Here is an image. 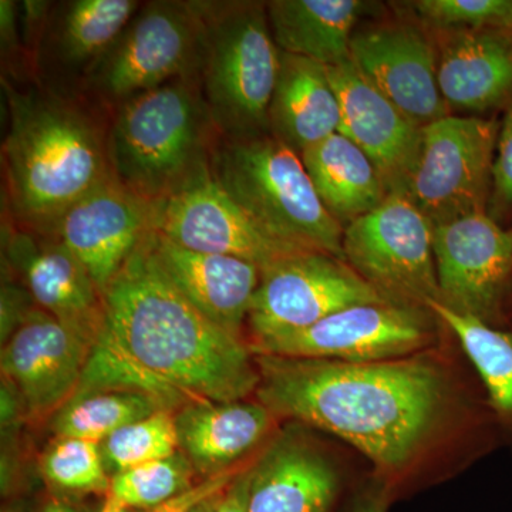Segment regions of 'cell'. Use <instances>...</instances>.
Listing matches in <instances>:
<instances>
[{"mask_svg": "<svg viewBox=\"0 0 512 512\" xmlns=\"http://www.w3.org/2000/svg\"><path fill=\"white\" fill-rule=\"evenodd\" d=\"M204 22L197 2H147L123 30L80 94L109 116L121 104L201 73Z\"/></svg>", "mask_w": 512, "mask_h": 512, "instance_id": "7", "label": "cell"}, {"mask_svg": "<svg viewBox=\"0 0 512 512\" xmlns=\"http://www.w3.org/2000/svg\"><path fill=\"white\" fill-rule=\"evenodd\" d=\"M365 3L359 0H272L269 28L281 52L338 66L350 59L353 30Z\"/></svg>", "mask_w": 512, "mask_h": 512, "instance_id": "25", "label": "cell"}, {"mask_svg": "<svg viewBox=\"0 0 512 512\" xmlns=\"http://www.w3.org/2000/svg\"><path fill=\"white\" fill-rule=\"evenodd\" d=\"M110 476L180 453L174 410L160 412L128 424L100 444Z\"/></svg>", "mask_w": 512, "mask_h": 512, "instance_id": "30", "label": "cell"}, {"mask_svg": "<svg viewBox=\"0 0 512 512\" xmlns=\"http://www.w3.org/2000/svg\"><path fill=\"white\" fill-rule=\"evenodd\" d=\"M340 103L339 133L365 151L387 194L406 195L419 157L421 128L360 73L352 59L328 67Z\"/></svg>", "mask_w": 512, "mask_h": 512, "instance_id": "19", "label": "cell"}, {"mask_svg": "<svg viewBox=\"0 0 512 512\" xmlns=\"http://www.w3.org/2000/svg\"><path fill=\"white\" fill-rule=\"evenodd\" d=\"M146 239L157 265L188 302L221 328L244 338L242 329L261 268L232 256L180 247L154 229Z\"/></svg>", "mask_w": 512, "mask_h": 512, "instance_id": "20", "label": "cell"}, {"mask_svg": "<svg viewBox=\"0 0 512 512\" xmlns=\"http://www.w3.org/2000/svg\"><path fill=\"white\" fill-rule=\"evenodd\" d=\"M249 473H239L218 498L214 512H249L248 507Z\"/></svg>", "mask_w": 512, "mask_h": 512, "instance_id": "35", "label": "cell"}, {"mask_svg": "<svg viewBox=\"0 0 512 512\" xmlns=\"http://www.w3.org/2000/svg\"><path fill=\"white\" fill-rule=\"evenodd\" d=\"M382 302L389 301L348 262L301 252L262 269L247 322L255 342L309 328L349 306Z\"/></svg>", "mask_w": 512, "mask_h": 512, "instance_id": "11", "label": "cell"}, {"mask_svg": "<svg viewBox=\"0 0 512 512\" xmlns=\"http://www.w3.org/2000/svg\"><path fill=\"white\" fill-rule=\"evenodd\" d=\"M153 229L192 251L232 256L265 269L301 254L265 234L212 178L210 168L153 205Z\"/></svg>", "mask_w": 512, "mask_h": 512, "instance_id": "12", "label": "cell"}, {"mask_svg": "<svg viewBox=\"0 0 512 512\" xmlns=\"http://www.w3.org/2000/svg\"><path fill=\"white\" fill-rule=\"evenodd\" d=\"M197 6L204 22L202 92L218 133L228 138L269 134L281 50L266 3L201 0Z\"/></svg>", "mask_w": 512, "mask_h": 512, "instance_id": "6", "label": "cell"}, {"mask_svg": "<svg viewBox=\"0 0 512 512\" xmlns=\"http://www.w3.org/2000/svg\"><path fill=\"white\" fill-rule=\"evenodd\" d=\"M99 512H143L136 510H127V508H120L117 505H113L109 503V501H104L103 507L100 508Z\"/></svg>", "mask_w": 512, "mask_h": 512, "instance_id": "39", "label": "cell"}, {"mask_svg": "<svg viewBox=\"0 0 512 512\" xmlns=\"http://www.w3.org/2000/svg\"><path fill=\"white\" fill-rule=\"evenodd\" d=\"M440 301L490 323L512 266V237L485 212L433 229Z\"/></svg>", "mask_w": 512, "mask_h": 512, "instance_id": "14", "label": "cell"}, {"mask_svg": "<svg viewBox=\"0 0 512 512\" xmlns=\"http://www.w3.org/2000/svg\"><path fill=\"white\" fill-rule=\"evenodd\" d=\"M212 178L265 234L298 251L343 259V232L320 201L301 156L271 136H220Z\"/></svg>", "mask_w": 512, "mask_h": 512, "instance_id": "5", "label": "cell"}, {"mask_svg": "<svg viewBox=\"0 0 512 512\" xmlns=\"http://www.w3.org/2000/svg\"><path fill=\"white\" fill-rule=\"evenodd\" d=\"M258 402L345 440L386 473L413 464L448 406L443 370L424 355L349 363L255 355Z\"/></svg>", "mask_w": 512, "mask_h": 512, "instance_id": "1", "label": "cell"}, {"mask_svg": "<svg viewBox=\"0 0 512 512\" xmlns=\"http://www.w3.org/2000/svg\"><path fill=\"white\" fill-rule=\"evenodd\" d=\"M511 237H512V231H510Z\"/></svg>", "mask_w": 512, "mask_h": 512, "instance_id": "41", "label": "cell"}, {"mask_svg": "<svg viewBox=\"0 0 512 512\" xmlns=\"http://www.w3.org/2000/svg\"><path fill=\"white\" fill-rule=\"evenodd\" d=\"M194 467L183 453L111 476L106 501L120 508L153 511L192 487Z\"/></svg>", "mask_w": 512, "mask_h": 512, "instance_id": "29", "label": "cell"}, {"mask_svg": "<svg viewBox=\"0 0 512 512\" xmlns=\"http://www.w3.org/2000/svg\"><path fill=\"white\" fill-rule=\"evenodd\" d=\"M342 113L328 67L281 52V66L268 110L269 134L301 156L339 133Z\"/></svg>", "mask_w": 512, "mask_h": 512, "instance_id": "24", "label": "cell"}, {"mask_svg": "<svg viewBox=\"0 0 512 512\" xmlns=\"http://www.w3.org/2000/svg\"><path fill=\"white\" fill-rule=\"evenodd\" d=\"M427 311L457 336L476 367L494 409L512 419V333L495 329L485 320L431 301Z\"/></svg>", "mask_w": 512, "mask_h": 512, "instance_id": "28", "label": "cell"}, {"mask_svg": "<svg viewBox=\"0 0 512 512\" xmlns=\"http://www.w3.org/2000/svg\"><path fill=\"white\" fill-rule=\"evenodd\" d=\"M412 5L420 20L440 32H512V0H419Z\"/></svg>", "mask_w": 512, "mask_h": 512, "instance_id": "32", "label": "cell"}, {"mask_svg": "<svg viewBox=\"0 0 512 512\" xmlns=\"http://www.w3.org/2000/svg\"><path fill=\"white\" fill-rule=\"evenodd\" d=\"M160 410H173L154 394L123 387H79L53 416L57 437L103 443L134 421Z\"/></svg>", "mask_w": 512, "mask_h": 512, "instance_id": "27", "label": "cell"}, {"mask_svg": "<svg viewBox=\"0 0 512 512\" xmlns=\"http://www.w3.org/2000/svg\"><path fill=\"white\" fill-rule=\"evenodd\" d=\"M274 417L259 402L185 404L175 412L180 451L195 473L220 476L258 446Z\"/></svg>", "mask_w": 512, "mask_h": 512, "instance_id": "23", "label": "cell"}, {"mask_svg": "<svg viewBox=\"0 0 512 512\" xmlns=\"http://www.w3.org/2000/svg\"><path fill=\"white\" fill-rule=\"evenodd\" d=\"M103 302L99 339L188 403L235 402L256 392L248 343L188 302L157 265L147 239L107 286Z\"/></svg>", "mask_w": 512, "mask_h": 512, "instance_id": "2", "label": "cell"}, {"mask_svg": "<svg viewBox=\"0 0 512 512\" xmlns=\"http://www.w3.org/2000/svg\"><path fill=\"white\" fill-rule=\"evenodd\" d=\"M494 201L512 207V106L498 131L493 165Z\"/></svg>", "mask_w": 512, "mask_h": 512, "instance_id": "34", "label": "cell"}, {"mask_svg": "<svg viewBox=\"0 0 512 512\" xmlns=\"http://www.w3.org/2000/svg\"><path fill=\"white\" fill-rule=\"evenodd\" d=\"M387 493L383 487L367 491L356 501L352 512H386Z\"/></svg>", "mask_w": 512, "mask_h": 512, "instance_id": "36", "label": "cell"}, {"mask_svg": "<svg viewBox=\"0 0 512 512\" xmlns=\"http://www.w3.org/2000/svg\"><path fill=\"white\" fill-rule=\"evenodd\" d=\"M2 265L42 311L97 342L104 328L103 295L86 266L59 239L19 227L3 214Z\"/></svg>", "mask_w": 512, "mask_h": 512, "instance_id": "13", "label": "cell"}, {"mask_svg": "<svg viewBox=\"0 0 512 512\" xmlns=\"http://www.w3.org/2000/svg\"><path fill=\"white\" fill-rule=\"evenodd\" d=\"M433 225L406 195L389 194L343 232V256L384 299L427 309L440 301Z\"/></svg>", "mask_w": 512, "mask_h": 512, "instance_id": "8", "label": "cell"}, {"mask_svg": "<svg viewBox=\"0 0 512 512\" xmlns=\"http://www.w3.org/2000/svg\"><path fill=\"white\" fill-rule=\"evenodd\" d=\"M350 59L373 86L420 128L447 117L437 79V52L423 29L384 23L356 32Z\"/></svg>", "mask_w": 512, "mask_h": 512, "instance_id": "16", "label": "cell"}, {"mask_svg": "<svg viewBox=\"0 0 512 512\" xmlns=\"http://www.w3.org/2000/svg\"><path fill=\"white\" fill-rule=\"evenodd\" d=\"M93 346L40 308L3 343L2 377L16 387L30 419L55 416L72 399Z\"/></svg>", "mask_w": 512, "mask_h": 512, "instance_id": "15", "label": "cell"}, {"mask_svg": "<svg viewBox=\"0 0 512 512\" xmlns=\"http://www.w3.org/2000/svg\"><path fill=\"white\" fill-rule=\"evenodd\" d=\"M40 470L50 487L66 494H107L111 476L101 446L94 441L57 437L43 453Z\"/></svg>", "mask_w": 512, "mask_h": 512, "instance_id": "31", "label": "cell"}, {"mask_svg": "<svg viewBox=\"0 0 512 512\" xmlns=\"http://www.w3.org/2000/svg\"><path fill=\"white\" fill-rule=\"evenodd\" d=\"M39 309L25 285L2 271V293H0V336L2 345Z\"/></svg>", "mask_w": 512, "mask_h": 512, "instance_id": "33", "label": "cell"}, {"mask_svg": "<svg viewBox=\"0 0 512 512\" xmlns=\"http://www.w3.org/2000/svg\"><path fill=\"white\" fill-rule=\"evenodd\" d=\"M141 8L137 0H69L53 5L33 53V79L80 94L84 80Z\"/></svg>", "mask_w": 512, "mask_h": 512, "instance_id": "18", "label": "cell"}, {"mask_svg": "<svg viewBox=\"0 0 512 512\" xmlns=\"http://www.w3.org/2000/svg\"><path fill=\"white\" fill-rule=\"evenodd\" d=\"M249 512H329L339 476L301 430L288 427L248 468Z\"/></svg>", "mask_w": 512, "mask_h": 512, "instance_id": "21", "label": "cell"}, {"mask_svg": "<svg viewBox=\"0 0 512 512\" xmlns=\"http://www.w3.org/2000/svg\"><path fill=\"white\" fill-rule=\"evenodd\" d=\"M218 137L200 74L180 77L111 113V175L157 204L210 168Z\"/></svg>", "mask_w": 512, "mask_h": 512, "instance_id": "4", "label": "cell"}, {"mask_svg": "<svg viewBox=\"0 0 512 512\" xmlns=\"http://www.w3.org/2000/svg\"><path fill=\"white\" fill-rule=\"evenodd\" d=\"M9 130L3 141L10 220L49 234L84 195L111 175L110 116L83 94L2 77Z\"/></svg>", "mask_w": 512, "mask_h": 512, "instance_id": "3", "label": "cell"}, {"mask_svg": "<svg viewBox=\"0 0 512 512\" xmlns=\"http://www.w3.org/2000/svg\"><path fill=\"white\" fill-rule=\"evenodd\" d=\"M40 512H83L74 505L63 500H50Z\"/></svg>", "mask_w": 512, "mask_h": 512, "instance_id": "37", "label": "cell"}, {"mask_svg": "<svg viewBox=\"0 0 512 512\" xmlns=\"http://www.w3.org/2000/svg\"><path fill=\"white\" fill-rule=\"evenodd\" d=\"M495 121L451 117L421 128L406 197L433 227L485 212L497 147Z\"/></svg>", "mask_w": 512, "mask_h": 512, "instance_id": "9", "label": "cell"}, {"mask_svg": "<svg viewBox=\"0 0 512 512\" xmlns=\"http://www.w3.org/2000/svg\"><path fill=\"white\" fill-rule=\"evenodd\" d=\"M437 79L444 100L460 109L484 111L512 92V32H440Z\"/></svg>", "mask_w": 512, "mask_h": 512, "instance_id": "22", "label": "cell"}, {"mask_svg": "<svg viewBox=\"0 0 512 512\" xmlns=\"http://www.w3.org/2000/svg\"><path fill=\"white\" fill-rule=\"evenodd\" d=\"M151 231L153 205L110 175L67 210L49 234L86 266L103 295Z\"/></svg>", "mask_w": 512, "mask_h": 512, "instance_id": "17", "label": "cell"}, {"mask_svg": "<svg viewBox=\"0 0 512 512\" xmlns=\"http://www.w3.org/2000/svg\"><path fill=\"white\" fill-rule=\"evenodd\" d=\"M429 311L397 303L349 306L309 328L255 340L254 355L366 363L417 355L433 342Z\"/></svg>", "mask_w": 512, "mask_h": 512, "instance_id": "10", "label": "cell"}, {"mask_svg": "<svg viewBox=\"0 0 512 512\" xmlns=\"http://www.w3.org/2000/svg\"><path fill=\"white\" fill-rule=\"evenodd\" d=\"M301 158L320 201L343 228L376 210L389 195L373 161L343 134L309 147Z\"/></svg>", "mask_w": 512, "mask_h": 512, "instance_id": "26", "label": "cell"}, {"mask_svg": "<svg viewBox=\"0 0 512 512\" xmlns=\"http://www.w3.org/2000/svg\"><path fill=\"white\" fill-rule=\"evenodd\" d=\"M2 512H28L25 507H22V505L15 504V505H9L8 508H5Z\"/></svg>", "mask_w": 512, "mask_h": 512, "instance_id": "40", "label": "cell"}, {"mask_svg": "<svg viewBox=\"0 0 512 512\" xmlns=\"http://www.w3.org/2000/svg\"><path fill=\"white\" fill-rule=\"evenodd\" d=\"M220 495H217V497L211 498V500L205 501V503L201 504L200 507L194 508V510H192L190 512H214L215 507H217L218 498H220Z\"/></svg>", "mask_w": 512, "mask_h": 512, "instance_id": "38", "label": "cell"}]
</instances>
